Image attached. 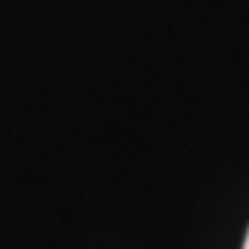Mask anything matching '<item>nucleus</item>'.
Here are the masks:
<instances>
[{
	"label": "nucleus",
	"instance_id": "obj_1",
	"mask_svg": "<svg viewBox=\"0 0 249 249\" xmlns=\"http://www.w3.org/2000/svg\"><path fill=\"white\" fill-rule=\"evenodd\" d=\"M242 249H249V231H247V238H245V245H242Z\"/></svg>",
	"mask_w": 249,
	"mask_h": 249
}]
</instances>
